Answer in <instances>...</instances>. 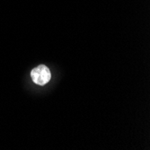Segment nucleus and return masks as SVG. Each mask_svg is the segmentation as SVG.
Wrapping results in <instances>:
<instances>
[{
	"label": "nucleus",
	"mask_w": 150,
	"mask_h": 150,
	"mask_svg": "<svg viewBox=\"0 0 150 150\" xmlns=\"http://www.w3.org/2000/svg\"><path fill=\"white\" fill-rule=\"evenodd\" d=\"M33 81L39 86H44L50 80L51 74L48 67L44 65H40L31 72Z\"/></svg>",
	"instance_id": "f257e3e1"
}]
</instances>
